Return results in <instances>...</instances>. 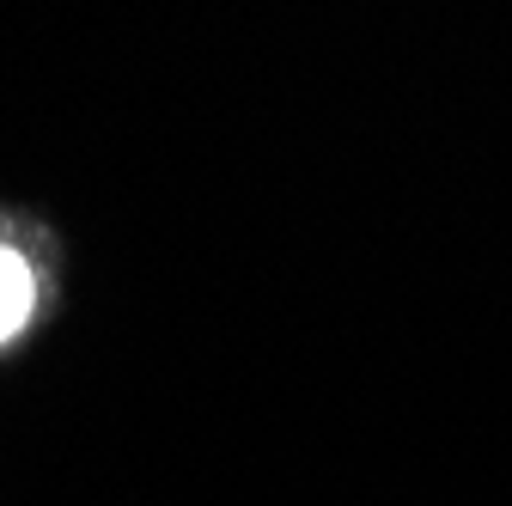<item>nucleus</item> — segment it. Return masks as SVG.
I'll return each instance as SVG.
<instances>
[{
  "mask_svg": "<svg viewBox=\"0 0 512 506\" xmlns=\"http://www.w3.org/2000/svg\"><path fill=\"white\" fill-rule=\"evenodd\" d=\"M31 305H37V281H31V269H25V257H13V250L0 244V342L25 330Z\"/></svg>",
  "mask_w": 512,
  "mask_h": 506,
  "instance_id": "f257e3e1",
  "label": "nucleus"
}]
</instances>
